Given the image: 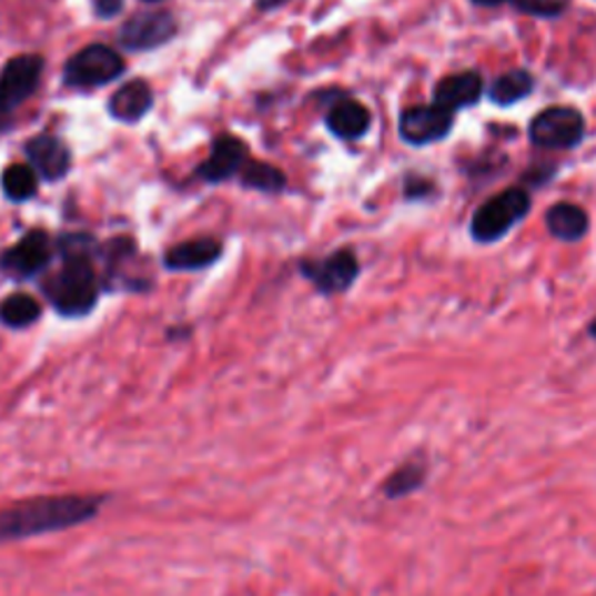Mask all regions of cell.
Wrapping results in <instances>:
<instances>
[{"label": "cell", "instance_id": "obj_2", "mask_svg": "<svg viewBox=\"0 0 596 596\" xmlns=\"http://www.w3.org/2000/svg\"><path fill=\"white\" fill-rule=\"evenodd\" d=\"M63 266L44 282V296L59 315L84 317L99 301V275L93 269V241L75 233L61 238Z\"/></svg>", "mask_w": 596, "mask_h": 596}, {"label": "cell", "instance_id": "obj_10", "mask_svg": "<svg viewBox=\"0 0 596 596\" xmlns=\"http://www.w3.org/2000/svg\"><path fill=\"white\" fill-rule=\"evenodd\" d=\"M301 273L322 294H343L360 277V259L352 250H339L322 261H303Z\"/></svg>", "mask_w": 596, "mask_h": 596}, {"label": "cell", "instance_id": "obj_14", "mask_svg": "<svg viewBox=\"0 0 596 596\" xmlns=\"http://www.w3.org/2000/svg\"><path fill=\"white\" fill-rule=\"evenodd\" d=\"M152 105H154V93L150 84L142 80H133V82H127L124 87H119L112 93L108 110L117 122L135 124L152 110Z\"/></svg>", "mask_w": 596, "mask_h": 596}, {"label": "cell", "instance_id": "obj_29", "mask_svg": "<svg viewBox=\"0 0 596 596\" xmlns=\"http://www.w3.org/2000/svg\"><path fill=\"white\" fill-rule=\"evenodd\" d=\"M145 3H159V0H145Z\"/></svg>", "mask_w": 596, "mask_h": 596}, {"label": "cell", "instance_id": "obj_22", "mask_svg": "<svg viewBox=\"0 0 596 596\" xmlns=\"http://www.w3.org/2000/svg\"><path fill=\"white\" fill-rule=\"evenodd\" d=\"M0 186H3V194L14 201L23 203L38 194V173L29 165L14 163L10 169L3 171V178H0Z\"/></svg>", "mask_w": 596, "mask_h": 596}, {"label": "cell", "instance_id": "obj_1", "mask_svg": "<svg viewBox=\"0 0 596 596\" xmlns=\"http://www.w3.org/2000/svg\"><path fill=\"white\" fill-rule=\"evenodd\" d=\"M103 496L99 494H59L19 501L0 508V543L57 534L80 527L99 515Z\"/></svg>", "mask_w": 596, "mask_h": 596}, {"label": "cell", "instance_id": "obj_17", "mask_svg": "<svg viewBox=\"0 0 596 596\" xmlns=\"http://www.w3.org/2000/svg\"><path fill=\"white\" fill-rule=\"evenodd\" d=\"M545 226L562 243H578L589 231V214L576 203H555L545 212Z\"/></svg>", "mask_w": 596, "mask_h": 596}, {"label": "cell", "instance_id": "obj_28", "mask_svg": "<svg viewBox=\"0 0 596 596\" xmlns=\"http://www.w3.org/2000/svg\"><path fill=\"white\" fill-rule=\"evenodd\" d=\"M587 336L592 339V341H596V317L589 322V326H587Z\"/></svg>", "mask_w": 596, "mask_h": 596}, {"label": "cell", "instance_id": "obj_12", "mask_svg": "<svg viewBox=\"0 0 596 596\" xmlns=\"http://www.w3.org/2000/svg\"><path fill=\"white\" fill-rule=\"evenodd\" d=\"M250 150L241 138L235 135H220L212 142L210 156L199 165V178L205 182H224L233 178L235 173L243 171V165L250 161L248 159Z\"/></svg>", "mask_w": 596, "mask_h": 596}, {"label": "cell", "instance_id": "obj_3", "mask_svg": "<svg viewBox=\"0 0 596 596\" xmlns=\"http://www.w3.org/2000/svg\"><path fill=\"white\" fill-rule=\"evenodd\" d=\"M532 196L524 186H511L485 201L471 218V238L481 245H492L504 238L529 214Z\"/></svg>", "mask_w": 596, "mask_h": 596}, {"label": "cell", "instance_id": "obj_4", "mask_svg": "<svg viewBox=\"0 0 596 596\" xmlns=\"http://www.w3.org/2000/svg\"><path fill=\"white\" fill-rule=\"evenodd\" d=\"M585 117L568 105H553L541 110L529 124L532 145L541 150H574L585 138Z\"/></svg>", "mask_w": 596, "mask_h": 596}, {"label": "cell", "instance_id": "obj_16", "mask_svg": "<svg viewBox=\"0 0 596 596\" xmlns=\"http://www.w3.org/2000/svg\"><path fill=\"white\" fill-rule=\"evenodd\" d=\"M371 110L360 101H339L333 103L326 114L329 131L341 140H360L371 131Z\"/></svg>", "mask_w": 596, "mask_h": 596}, {"label": "cell", "instance_id": "obj_21", "mask_svg": "<svg viewBox=\"0 0 596 596\" xmlns=\"http://www.w3.org/2000/svg\"><path fill=\"white\" fill-rule=\"evenodd\" d=\"M40 315H42L40 303L29 294H12L0 303V322L10 329L31 326L40 320Z\"/></svg>", "mask_w": 596, "mask_h": 596}, {"label": "cell", "instance_id": "obj_20", "mask_svg": "<svg viewBox=\"0 0 596 596\" xmlns=\"http://www.w3.org/2000/svg\"><path fill=\"white\" fill-rule=\"evenodd\" d=\"M241 182L248 189H256L264 194H280L287 186V178L275 165L261 163V161H248L241 171Z\"/></svg>", "mask_w": 596, "mask_h": 596}, {"label": "cell", "instance_id": "obj_8", "mask_svg": "<svg viewBox=\"0 0 596 596\" xmlns=\"http://www.w3.org/2000/svg\"><path fill=\"white\" fill-rule=\"evenodd\" d=\"M178 36V19L165 10L138 12L133 14L122 31H119V44L131 52H148L171 42Z\"/></svg>", "mask_w": 596, "mask_h": 596}, {"label": "cell", "instance_id": "obj_18", "mask_svg": "<svg viewBox=\"0 0 596 596\" xmlns=\"http://www.w3.org/2000/svg\"><path fill=\"white\" fill-rule=\"evenodd\" d=\"M534 89H536V80L529 70L513 68V70H506L504 75L494 78L485 93L496 108H513L515 103L529 99Z\"/></svg>", "mask_w": 596, "mask_h": 596}, {"label": "cell", "instance_id": "obj_19", "mask_svg": "<svg viewBox=\"0 0 596 596\" xmlns=\"http://www.w3.org/2000/svg\"><path fill=\"white\" fill-rule=\"evenodd\" d=\"M428 478V464L424 457H413V459H405L403 464H398L387 478L383 483V494L385 498L390 501H398V498H405L415 494L417 489L424 487Z\"/></svg>", "mask_w": 596, "mask_h": 596}, {"label": "cell", "instance_id": "obj_6", "mask_svg": "<svg viewBox=\"0 0 596 596\" xmlns=\"http://www.w3.org/2000/svg\"><path fill=\"white\" fill-rule=\"evenodd\" d=\"M455 117L434 103L428 105H415L401 112L398 119V135L403 142H408L413 148H426L436 145V142L445 140L452 129H455Z\"/></svg>", "mask_w": 596, "mask_h": 596}, {"label": "cell", "instance_id": "obj_5", "mask_svg": "<svg viewBox=\"0 0 596 596\" xmlns=\"http://www.w3.org/2000/svg\"><path fill=\"white\" fill-rule=\"evenodd\" d=\"M127 70L124 59L108 44H89L70 57L63 68V82L70 89H97L117 80Z\"/></svg>", "mask_w": 596, "mask_h": 596}, {"label": "cell", "instance_id": "obj_24", "mask_svg": "<svg viewBox=\"0 0 596 596\" xmlns=\"http://www.w3.org/2000/svg\"><path fill=\"white\" fill-rule=\"evenodd\" d=\"M432 194H436V186L432 180H426L422 175L405 178V184H403L405 201H426Z\"/></svg>", "mask_w": 596, "mask_h": 596}, {"label": "cell", "instance_id": "obj_26", "mask_svg": "<svg viewBox=\"0 0 596 596\" xmlns=\"http://www.w3.org/2000/svg\"><path fill=\"white\" fill-rule=\"evenodd\" d=\"M471 3L473 6H478V8H487V10H492V8H501V6H513V0H471Z\"/></svg>", "mask_w": 596, "mask_h": 596}, {"label": "cell", "instance_id": "obj_25", "mask_svg": "<svg viewBox=\"0 0 596 596\" xmlns=\"http://www.w3.org/2000/svg\"><path fill=\"white\" fill-rule=\"evenodd\" d=\"M93 12L101 19H114L124 8V0H91Z\"/></svg>", "mask_w": 596, "mask_h": 596}, {"label": "cell", "instance_id": "obj_27", "mask_svg": "<svg viewBox=\"0 0 596 596\" xmlns=\"http://www.w3.org/2000/svg\"><path fill=\"white\" fill-rule=\"evenodd\" d=\"M282 3H287V0H256V8L259 10H275Z\"/></svg>", "mask_w": 596, "mask_h": 596}, {"label": "cell", "instance_id": "obj_11", "mask_svg": "<svg viewBox=\"0 0 596 596\" xmlns=\"http://www.w3.org/2000/svg\"><path fill=\"white\" fill-rule=\"evenodd\" d=\"M485 80L478 70H464V73L447 75L434 87V105L457 114L466 108H475L485 97Z\"/></svg>", "mask_w": 596, "mask_h": 596}, {"label": "cell", "instance_id": "obj_23", "mask_svg": "<svg viewBox=\"0 0 596 596\" xmlns=\"http://www.w3.org/2000/svg\"><path fill=\"white\" fill-rule=\"evenodd\" d=\"M513 8L536 19H557L566 12L568 0H513Z\"/></svg>", "mask_w": 596, "mask_h": 596}, {"label": "cell", "instance_id": "obj_7", "mask_svg": "<svg viewBox=\"0 0 596 596\" xmlns=\"http://www.w3.org/2000/svg\"><path fill=\"white\" fill-rule=\"evenodd\" d=\"M44 59L38 54H21L10 59L0 70V114L14 112L29 101L42 78Z\"/></svg>", "mask_w": 596, "mask_h": 596}, {"label": "cell", "instance_id": "obj_13", "mask_svg": "<svg viewBox=\"0 0 596 596\" xmlns=\"http://www.w3.org/2000/svg\"><path fill=\"white\" fill-rule=\"evenodd\" d=\"M27 156L33 171L47 182H59L70 171V150L61 138L52 133L36 135L27 145Z\"/></svg>", "mask_w": 596, "mask_h": 596}, {"label": "cell", "instance_id": "obj_15", "mask_svg": "<svg viewBox=\"0 0 596 596\" xmlns=\"http://www.w3.org/2000/svg\"><path fill=\"white\" fill-rule=\"evenodd\" d=\"M222 256V243L214 238H196L165 252L163 264L171 271H201L212 266Z\"/></svg>", "mask_w": 596, "mask_h": 596}, {"label": "cell", "instance_id": "obj_9", "mask_svg": "<svg viewBox=\"0 0 596 596\" xmlns=\"http://www.w3.org/2000/svg\"><path fill=\"white\" fill-rule=\"evenodd\" d=\"M52 243L50 235L36 229L21 238L17 245L0 254V271L14 280H29L50 266Z\"/></svg>", "mask_w": 596, "mask_h": 596}]
</instances>
